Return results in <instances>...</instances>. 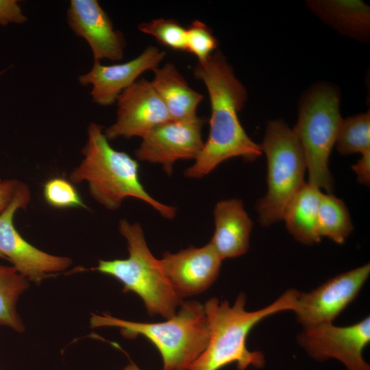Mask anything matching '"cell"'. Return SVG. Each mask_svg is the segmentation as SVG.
<instances>
[{"instance_id": "cell-1", "label": "cell", "mask_w": 370, "mask_h": 370, "mask_svg": "<svg viewBox=\"0 0 370 370\" xmlns=\"http://www.w3.org/2000/svg\"><path fill=\"white\" fill-rule=\"evenodd\" d=\"M194 75L204 84L210 98L211 116L208 138L195 163L186 169L188 178L199 179L223 161L235 157L254 160L262 153L260 145L244 130L238 113L247 101V91L220 51L198 62Z\"/></svg>"}, {"instance_id": "cell-2", "label": "cell", "mask_w": 370, "mask_h": 370, "mask_svg": "<svg viewBox=\"0 0 370 370\" xmlns=\"http://www.w3.org/2000/svg\"><path fill=\"white\" fill-rule=\"evenodd\" d=\"M299 291L288 289L264 308L256 311L245 309L246 295L241 293L234 304L213 297L204 305L210 331L207 347L187 370H219L236 363L238 370L248 367L262 368L264 354L249 351L247 337L252 328L264 319L273 314L293 310Z\"/></svg>"}, {"instance_id": "cell-3", "label": "cell", "mask_w": 370, "mask_h": 370, "mask_svg": "<svg viewBox=\"0 0 370 370\" xmlns=\"http://www.w3.org/2000/svg\"><path fill=\"white\" fill-rule=\"evenodd\" d=\"M81 153L83 159L70 173L69 180L73 184L86 182L90 196L105 208L116 210L131 197L147 203L164 218L175 217V207L157 201L146 191L139 179L137 160L114 149L98 123H89Z\"/></svg>"}, {"instance_id": "cell-4", "label": "cell", "mask_w": 370, "mask_h": 370, "mask_svg": "<svg viewBox=\"0 0 370 370\" xmlns=\"http://www.w3.org/2000/svg\"><path fill=\"white\" fill-rule=\"evenodd\" d=\"M180 307L175 314L160 323L134 322L108 313H92L90 326L116 327L130 339L143 336L160 352L163 370H187L207 347L210 331L204 305L192 300L183 301Z\"/></svg>"}, {"instance_id": "cell-5", "label": "cell", "mask_w": 370, "mask_h": 370, "mask_svg": "<svg viewBox=\"0 0 370 370\" xmlns=\"http://www.w3.org/2000/svg\"><path fill=\"white\" fill-rule=\"evenodd\" d=\"M119 231L126 239V259L100 260L92 269L114 277L123 284V292H134L143 301L147 312L169 319L183 302L163 273L159 260L149 250L140 223L121 219Z\"/></svg>"}, {"instance_id": "cell-6", "label": "cell", "mask_w": 370, "mask_h": 370, "mask_svg": "<svg viewBox=\"0 0 370 370\" xmlns=\"http://www.w3.org/2000/svg\"><path fill=\"white\" fill-rule=\"evenodd\" d=\"M340 95L333 86L319 84L304 97L293 129L306 161L310 184L330 193L333 178L329 170L330 153L336 144L342 121Z\"/></svg>"}, {"instance_id": "cell-7", "label": "cell", "mask_w": 370, "mask_h": 370, "mask_svg": "<svg viewBox=\"0 0 370 370\" xmlns=\"http://www.w3.org/2000/svg\"><path fill=\"white\" fill-rule=\"evenodd\" d=\"M267 160V192L256 204L258 221L269 226L282 220L295 195L306 183V161L293 129L282 120L269 121L260 145Z\"/></svg>"}, {"instance_id": "cell-8", "label": "cell", "mask_w": 370, "mask_h": 370, "mask_svg": "<svg viewBox=\"0 0 370 370\" xmlns=\"http://www.w3.org/2000/svg\"><path fill=\"white\" fill-rule=\"evenodd\" d=\"M30 199V190L25 184L0 214V254L29 281L40 284L53 274L68 269L73 261L69 257L51 255L36 248L16 230L14 214L18 209H25Z\"/></svg>"}, {"instance_id": "cell-9", "label": "cell", "mask_w": 370, "mask_h": 370, "mask_svg": "<svg viewBox=\"0 0 370 370\" xmlns=\"http://www.w3.org/2000/svg\"><path fill=\"white\" fill-rule=\"evenodd\" d=\"M298 345L312 359H336L347 370H370L363 358L364 348L370 342V317L347 326L333 323L308 326L296 337Z\"/></svg>"}, {"instance_id": "cell-10", "label": "cell", "mask_w": 370, "mask_h": 370, "mask_svg": "<svg viewBox=\"0 0 370 370\" xmlns=\"http://www.w3.org/2000/svg\"><path fill=\"white\" fill-rule=\"evenodd\" d=\"M203 118L173 120L164 122L142 138L134 153L142 161L162 165L168 175L173 172L174 163L179 160H196L201 153L204 141Z\"/></svg>"}, {"instance_id": "cell-11", "label": "cell", "mask_w": 370, "mask_h": 370, "mask_svg": "<svg viewBox=\"0 0 370 370\" xmlns=\"http://www.w3.org/2000/svg\"><path fill=\"white\" fill-rule=\"evenodd\" d=\"M370 275L367 263L330 278L315 289L299 292L293 310L302 328L333 321L358 296Z\"/></svg>"}, {"instance_id": "cell-12", "label": "cell", "mask_w": 370, "mask_h": 370, "mask_svg": "<svg viewBox=\"0 0 370 370\" xmlns=\"http://www.w3.org/2000/svg\"><path fill=\"white\" fill-rule=\"evenodd\" d=\"M116 102V121L103 130L109 141L119 137L143 138L158 125L171 119L151 81L144 77L125 89Z\"/></svg>"}, {"instance_id": "cell-13", "label": "cell", "mask_w": 370, "mask_h": 370, "mask_svg": "<svg viewBox=\"0 0 370 370\" xmlns=\"http://www.w3.org/2000/svg\"><path fill=\"white\" fill-rule=\"evenodd\" d=\"M158 260L165 277L182 299L208 289L217 279L223 260L210 243L175 254L166 251Z\"/></svg>"}, {"instance_id": "cell-14", "label": "cell", "mask_w": 370, "mask_h": 370, "mask_svg": "<svg viewBox=\"0 0 370 370\" xmlns=\"http://www.w3.org/2000/svg\"><path fill=\"white\" fill-rule=\"evenodd\" d=\"M71 29L88 42L94 62L122 60L125 47L123 34L114 29L97 0H71L66 11Z\"/></svg>"}, {"instance_id": "cell-15", "label": "cell", "mask_w": 370, "mask_h": 370, "mask_svg": "<svg viewBox=\"0 0 370 370\" xmlns=\"http://www.w3.org/2000/svg\"><path fill=\"white\" fill-rule=\"evenodd\" d=\"M165 55L164 51L149 46L139 56L124 63L103 65L94 62L91 69L80 75L78 80L82 86H92L90 95L94 103L110 106L141 74L158 68Z\"/></svg>"}, {"instance_id": "cell-16", "label": "cell", "mask_w": 370, "mask_h": 370, "mask_svg": "<svg viewBox=\"0 0 370 370\" xmlns=\"http://www.w3.org/2000/svg\"><path fill=\"white\" fill-rule=\"evenodd\" d=\"M215 230L209 242L222 260L241 256L249 249L253 223L241 199L218 201L214 208Z\"/></svg>"}, {"instance_id": "cell-17", "label": "cell", "mask_w": 370, "mask_h": 370, "mask_svg": "<svg viewBox=\"0 0 370 370\" xmlns=\"http://www.w3.org/2000/svg\"><path fill=\"white\" fill-rule=\"evenodd\" d=\"M308 7L325 23L343 35L367 41L370 32V9L358 0H313Z\"/></svg>"}, {"instance_id": "cell-18", "label": "cell", "mask_w": 370, "mask_h": 370, "mask_svg": "<svg viewBox=\"0 0 370 370\" xmlns=\"http://www.w3.org/2000/svg\"><path fill=\"white\" fill-rule=\"evenodd\" d=\"M151 84L173 120L197 116V109L204 96L190 88L173 64L153 70Z\"/></svg>"}, {"instance_id": "cell-19", "label": "cell", "mask_w": 370, "mask_h": 370, "mask_svg": "<svg viewBox=\"0 0 370 370\" xmlns=\"http://www.w3.org/2000/svg\"><path fill=\"white\" fill-rule=\"evenodd\" d=\"M321 194L319 188L305 183L284 211L282 220L286 229L301 243L313 245L321 240L318 232V209Z\"/></svg>"}, {"instance_id": "cell-20", "label": "cell", "mask_w": 370, "mask_h": 370, "mask_svg": "<svg viewBox=\"0 0 370 370\" xmlns=\"http://www.w3.org/2000/svg\"><path fill=\"white\" fill-rule=\"evenodd\" d=\"M29 282L13 266L0 264V326L19 333L25 331L16 306L21 295L29 288Z\"/></svg>"}, {"instance_id": "cell-21", "label": "cell", "mask_w": 370, "mask_h": 370, "mask_svg": "<svg viewBox=\"0 0 370 370\" xmlns=\"http://www.w3.org/2000/svg\"><path fill=\"white\" fill-rule=\"evenodd\" d=\"M353 230L349 212L344 202L331 195H321L318 209V232L320 237H326L342 244Z\"/></svg>"}, {"instance_id": "cell-22", "label": "cell", "mask_w": 370, "mask_h": 370, "mask_svg": "<svg viewBox=\"0 0 370 370\" xmlns=\"http://www.w3.org/2000/svg\"><path fill=\"white\" fill-rule=\"evenodd\" d=\"M335 145L342 155L370 151L369 111L343 119Z\"/></svg>"}, {"instance_id": "cell-23", "label": "cell", "mask_w": 370, "mask_h": 370, "mask_svg": "<svg viewBox=\"0 0 370 370\" xmlns=\"http://www.w3.org/2000/svg\"><path fill=\"white\" fill-rule=\"evenodd\" d=\"M140 32L153 36L161 45L186 51V28L174 19L157 18L139 24Z\"/></svg>"}, {"instance_id": "cell-24", "label": "cell", "mask_w": 370, "mask_h": 370, "mask_svg": "<svg viewBox=\"0 0 370 370\" xmlns=\"http://www.w3.org/2000/svg\"><path fill=\"white\" fill-rule=\"evenodd\" d=\"M46 202L56 208H82L88 209L72 182L62 177L47 180L42 190Z\"/></svg>"}, {"instance_id": "cell-25", "label": "cell", "mask_w": 370, "mask_h": 370, "mask_svg": "<svg viewBox=\"0 0 370 370\" xmlns=\"http://www.w3.org/2000/svg\"><path fill=\"white\" fill-rule=\"evenodd\" d=\"M218 40L203 22L195 20L186 28V51L193 54L198 62L206 61L217 49Z\"/></svg>"}, {"instance_id": "cell-26", "label": "cell", "mask_w": 370, "mask_h": 370, "mask_svg": "<svg viewBox=\"0 0 370 370\" xmlns=\"http://www.w3.org/2000/svg\"><path fill=\"white\" fill-rule=\"evenodd\" d=\"M27 20L17 0H0V25L23 24Z\"/></svg>"}, {"instance_id": "cell-27", "label": "cell", "mask_w": 370, "mask_h": 370, "mask_svg": "<svg viewBox=\"0 0 370 370\" xmlns=\"http://www.w3.org/2000/svg\"><path fill=\"white\" fill-rule=\"evenodd\" d=\"M25 184L16 179L0 182V214L9 206Z\"/></svg>"}, {"instance_id": "cell-28", "label": "cell", "mask_w": 370, "mask_h": 370, "mask_svg": "<svg viewBox=\"0 0 370 370\" xmlns=\"http://www.w3.org/2000/svg\"><path fill=\"white\" fill-rule=\"evenodd\" d=\"M362 157L352 167L355 172L357 180L363 185L370 183V151L361 154Z\"/></svg>"}, {"instance_id": "cell-29", "label": "cell", "mask_w": 370, "mask_h": 370, "mask_svg": "<svg viewBox=\"0 0 370 370\" xmlns=\"http://www.w3.org/2000/svg\"><path fill=\"white\" fill-rule=\"evenodd\" d=\"M123 370H141V369H140L139 367L134 362H130Z\"/></svg>"}, {"instance_id": "cell-30", "label": "cell", "mask_w": 370, "mask_h": 370, "mask_svg": "<svg viewBox=\"0 0 370 370\" xmlns=\"http://www.w3.org/2000/svg\"><path fill=\"white\" fill-rule=\"evenodd\" d=\"M0 258H4L3 257V256H2L1 254H0Z\"/></svg>"}, {"instance_id": "cell-31", "label": "cell", "mask_w": 370, "mask_h": 370, "mask_svg": "<svg viewBox=\"0 0 370 370\" xmlns=\"http://www.w3.org/2000/svg\"><path fill=\"white\" fill-rule=\"evenodd\" d=\"M1 73H2V72H1V71H0V75H1Z\"/></svg>"}, {"instance_id": "cell-32", "label": "cell", "mask_w": 370, "mask_h": 370, "mask_svg": "<svg viewBox=\"0 0 370 370\" xmlns=\"http://www.w3.org/2000/svg\"><path fill=\"white\" fill-rule=\"evenodd\" d=\"M1 181V180L0 179V182Z\"/></svg>"}, {"instance_id": "cell-33", "label": "cell", "mask_w": 370, "mask_h": 370, "mask_svg": "<svg viewBox=\"0 0 370 370\" xmlns=\"http://www.w3.org/2000/svg\"><path fill=\"white\" fill-rule=\"evenodd\" d=\"M175 370H177V369H175Z\"/></svg>"}]
</instances>
